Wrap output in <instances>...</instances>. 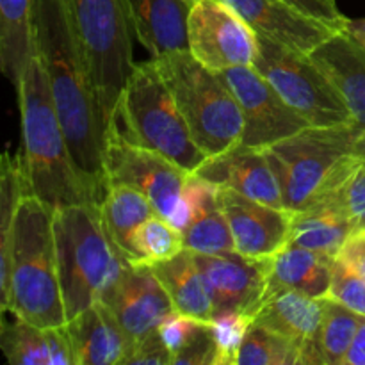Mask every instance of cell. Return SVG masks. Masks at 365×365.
<instances>
[{
    "mask_svg": "<svg viewBox=\"0 0 365 365\" xmlns=\"http://www.w3.org/2000/svg\"><path fill=\"white\" fill-rule=\"evenodd\" d=\"M100 302L113 310L134 346L155 334L175 312L170 294L150 264H128Z\"/></svg>",
    "mask_w": 365,
    "mask_h": 365,
    "instance_id": "14",
    "label": "cell"
},
{
    "mask_svg": "<svg viewBox=\"0 0 365 365\" xmlns=\"http://www.w3.org/2000/svg\"><path fill=\"white\" fill-rule=\"evenodd\" d=\"M166 78L192 139L207 159L242 143L245 118L234 93L217 71L209 70L189 50L152 57Z\"/></svg>",
    "mask_w": 365,
    "mask_h": 365,
    "instance_id": "7",
    "label": "cell"
},
{
    "mask_svg": "<svg viewBox=\"0 0 365 365\" xmlns=\"http://www.w3.org/2000/svg\"><path fill=\"white\" fill-rule=\"evenodd\" d=\"M75 365H127L134 341L103 302L93 303L64 324Z\"/></svg>",
    "mask_w": 365,
    "mask_h": 365,
    "instance_id": "19",
    "label": "cell"
},
{
    "mask_svg": "<svg viewBox=\"0 0 365 365\" xmlns=\"http://www.w3.org/2000/svg\"><path fill=\"white\" fill-rule=\"evenodd\" d=\"M237 365H299V346L262 324L252 323L239 348Z\"/></svg>",
    "mask_w": 365,
    "mask_h": 365,
    "instance_id": "29",
    "label": "cell"
},
{
    "mask_svg": "<svg viewBox=\"0 0 365 365\" xmlns=\"http://www.w3.org/2000/svg\"><path fill=\"white\" fill-rule=\"evenodd\" d=\"M191 2H192V0H191Z\"/></svg>",
    "mask_w": 365,
    "mask_h": 365,
    "instance_id": "42",
    "label": "cell"
},
{
    "mask_svg": "<svg viewBox=\"0 0 365 365\" xmlns=\"http://www.w3.org/2000/svg\"><path fill=\"white\" fill-rule=\"evenodd\" d=\"M59 274L68 319L100 302L130 260L107 232L98 203L56 209Z\"/></svg>",
    "mask_w": 365,
    "mask_h": 365,
    "instance_id": "5",
    "label": "cell"
},
{
    "mask_svg": "<svg viewBox=\"0 0 365 365\" xmlns=\"http://www.w3.org/2000/svg\"><path fill=\"white\" fill-rule=\"evenodd\" d=\"M356 123L310 127L264 148L280 184L285 209L291 212L330 198L346 180L359 157L353 141Z\"/></svg>",
    "mask_w": 365,
    "mask_h": 365,
    "instance_id": "4",
    "label": "cell"
},
{
    "mask_svg": "<svg viewBox=\"0 0 365 365\" xmlns=\"http://www.w3.org/2000/svg\"><path fill=\"white\" fill-rule=\"evenodd\" d=\"M134 250L138 264L152 266L160 260L173 259L187 248L182 230H178L160 214H155L138 228L134 235Z\"/></svg>",
    "mask_w": 365,
    "mask_h": 365,
    "instance_id": "31",
    "label": "cell"
},
{
    "mask_svg": "<svg viewBox=\"0 0 365 365\" xmlns=\"http://www.w3.org/2000/svg\"><path fill=\"white\" fill-rule=\"evenodd\" d=\"M342 365H365V316L360 317L359 330H356L351 348L346 353Z\"/></svg>",
    "mask_w": 365,
    "mask_h": 365,
    "instance_id": "39",
    "label": "cell"
},
{
    "mask_svg": "<svg viewBox=\"0 0 365 365\" xmlns=\"http://www.w3.org/2000/svg\"><path fill=\"white\" fill-rule=\"evenodd\" d=\"M360 314L327 298L323 323L317 335V348L324 365H342L346 353L351 348L360 324Z\"/></svg>",
    "mask_w": 365,
    "mask_h": 365,
    "instance_id": "28",
    "label": "cell"
},
{
    "mask_svg": "<svg viewBox=\"0 0 365 365\" xmlns=\"http://www.w3.org/2000/svg\"><path fill=\"white\" fill-rule=\"evenodd\" d=\"M0 348L11 365H52L45 328L18 317L2 323Z\"/></svg>",
    "mask_w": 365,
    "mask_h": 365,
    "instance_id": "30",
    "label": "cell"
},
{
    "mask_svg": "<svg viewBox=\"0 0 365 365\" xmlns=\"http://www.w3.org/2000/svg\"><path fill=\"white\" fill-rule=\"evenodd\" d=\"M36 0H0V66L14 88L36 52Z\"/></svg>",
    "mask_w": 365,
    "mask_h": 365,
    "instance_id": "25",
    "label": "cell"
},
{
    "mask_svg": "<svg viewBox=\"0 0 365 365\" xmlns=\"http://www.w3.org/2000/svg\"><path fill=\"white\" fill-rule=\"evenodd\" d=\"M16 89L21 116L20 157L29 195L38 196L53 209L102 202L98 191L75 164L45 68L36 52Z\"/></svg>",
    "mask_w": 365,
    "mask_h": 365,
    "instance_id": "3",
    "label": "cell"
},
{
    "mask_svg": "<svg viewBox=\"0 0 365 365\" xmlns=\"http://www.w3.org/2000/svg\"><path fill=\"white\" fill-rule=\"evenodd\" d=\"M353 155L359 157L360 160L365 163V128H360L359 134H356L355 141H353Z\"/></svg>",
    "mask_w": 365,
    "mask_h": 365,
    "instance_id": "41",
    "label": "cell"
},
{
    "mask_svg": "<svg viewBox=\"0 0 365 365\" xmlns=\"http://www.w3.org/2000/svg\"><path fill=\"white\" fill-rule=\"evenodd\" d=\"M34 43L75 164L103 198L106 125L64 0H36Z\"/></svg>",
    "mask_w": 365,
    "mask_h": 365,
    "instance_id": "1",
    "label": "cell"
},
{
    "mask_svg": "<svg viewBox=\"0 0 365 365\" xmlns=\"http://www.w3.org/2000/svg\"><path fill=\"white\" fill-rule=\"evenodd\" d=\"M327 298L348 307L360 316H365V280L339 259H335Z\"/></svg>",
    "mask_w": 365,
    "mask_h": 365,
    "instance_id": "33",
    "label": "cell"
},
{
    "mask_svg": "<svg viewBox=\"0 0 365 365\" xmlns=\"http://www.w3.org/2000/svg\"><path fill=\"white\" fill-rule=\"evenodd\" d=\"M339 260L348 264L365 280V228H356L344 242L337 255Z\"/></svg>",
    "mask_w": 365,
    "mask_h": 365,
    "instance_id": "37",
    "label": "cell"
},
{
    "mask_svg": "<svg viewBox=\"0 0 365 365\" xmlns=\"http://www.w3.org/2000/svg\"><path fill=\"white\" fill-rule=\"evenodd\" d=\"M257 41L253 68L299 116L314 127L355 123L344 96L312 57L266 36L257 34Z\"/></svg>",
    "mask_w": 365,
    "mask_h": 365,
    "instance_id": "9",
    "label": "cell"
},
{
    "mask_svg": "<svg viewBox=\"0 0 365 365\" xmlns=\"http://www.w3.org/2000/svg\"><path fill=\"white\" fill-rule=\"evenodd\" d=\"M259 36L312 56L339 31L334 25L296 9L284 0H225Z\"/></svg>",
    "mask_w": 365,
    "mask_h": 365,
    "instance_id": "16",
    "label": "cell"
},
{
    "mask_svg": "<svg viewBox=\"0 0 365 365\" xmlns=\"http://www.w3.org/2000/svg\"><path fill=\"white\" fill-rule=\"evenodd\" d=\"M53 216L52 205L25 195L14 216L7 252L0 253V307L41 328L68 323Z\"/></svg>",
    "mask_w": 365,
    "mask_h": 365,
    "instance_id": "2",
    "label": "cell"
},
{
    "mask_svg": "<svg viewBox=\"0 0 365 365\" xmlns=\"http://www.w3.org/2000/svg\"><path fill=\"white\" fill-rule=\"evenodd\" d=\"M327 298L298 291H277L264 298L253 323L262 324L299 346V365H324L317 335L323 323Z\"/></svg>",
    "mask_w": 365,
    "mask_h": 365,
    "instance_id": "17",
    "label": "cell"
},
{
    "mask_svg": "<svg viewBox=\"0 0 365 365\" xmlns=\"http://www.w3.org/2000/svg\"><path fill=\"white\" fill-rule=\"evenodd\" d=\"M64 6L91 73L107 132L135 64L127 0H64Z\"/></svg>",
    "mask_w": 365,
    "mask_h": 365,
    "instance_id": "8",
    "label": "cell"
},
{
    "mask_svg": "<svg viewBox=\"0 0 365 365\" xmlns=\"http://www.w3.org/2000/svg\"><path fill=\"white\" fill-rule=\"evenodd\" d=\"M217 73L242 110L245 132L241 145L264 150L310 127L253 66H237Z\"/></svg>",
    "mask_w": 365,
    "mask_h": 365,
    "instance_id": "12",
    "label": "cell"
},
{
    "mask_svg": "<svg viewBox=\"0 0 365 365\" xmlns=\"http://www.w3.org/2000/svg\"><path fill=\"white\" fill-rule=\"evenodd\" d=\"M284 2L291 4L296 9L303 11V13L310 14V16L319 18V20L334 25L339 31L344 29V21L348 16H344V14L339 11L335 0H284Z\"/></svg>",
    "mask_w": 365,
    "mask_h": 365,
    "instance_id": "36",
    "label": "cell"
},
{
    "mask_svg": "<svg viewBox=\"0 0 365 365\" xmlns=\"http://www.w3.org/2000/svg\"><path fill=\"white\" fill-rule=\"evenodd\" d=\"M173 365V355L164 344L159 330L139 341L128 356L127 365Z\"/></svg>",
    "mask_w": 365,
    "mask_h": 365,
    "instance_id": "35",
    "label": "cell"
},
{
    "mask_svg": "<svg viewBox=\"0 0 365 365\" xmlns=\"http://www.w3.org/2000/svg\"><path fill=\"white\" fill-rule=\"evenodd\" d=\"M195 260L205 280L214 316L246 314L255 317L266 298L269 259L225 252L214 255L195 253Z\"/></svg>",
    "mask_w": 365,
    "mask_h": 365,
    "instance_id": "13",
    "label": "cell"
},
{
    "mask_svg": "<svg viewBox=\"0 0 365 365\" xmlns=\"http://www.w3.org/2000/svg\"><path fill=\"white\" fill-rule=\"evenodd\" d=\"M342 32H346L349 38L355 39L360 46H364L365 48V18H359V20L346 18Z\"/></svg>",
    "mask_w": 365,
    "mask_h": 365,
    "instance_id": "40",
    "label": "cell"
},
{
    "mask_svg": "<svg viewBox=\"0 0 365 365\" xmlns=\"http://www.w3.org/2000/svg\"><path fill=\"white\" fill-rule=\"evenodd\" d=\"M334 264V257L287 245L269 259L266 296L277 291H298L314 298H327Z\"/></svg>",
    "mask_w": 365,
    "mask_h": 365,
    "instance_id": "23",
    "label": "cell"
},
{
    "mask_svg": "<svg viewBox=\"0 0 365 365\" xmlns=\"http://www.w3.org/2000/svg\"><path fill=\"white\" fill-rule=\"evenodd\" d=\"M356 228H365V163L359 160L341 187L330 196Z\"/></svg>",
    "mask_w": 365,
    "mask_h": 365,
    "instance_id": "34",
    "label": "cell"
},
{
    "mask_svg": "<svg viewBox=\"0 0 365 365\" xmlns=\"http://www.w3.org/2000/svg\"><path fill=\"white\" fill-rule=\"evenodd\" d=\"M110 123H116L135 143L163 153L189 173H195L207 160L153 59L134 64Z\"/></svg>",
    "mask_w": 365,
    "mask_h": 365,
    "instance_id": "6",
    "label": "cell"
},
{
    "mask_svg": "<svg viewBox=\"0 0 365 365\" xmlns=\"http://www.w3.org/2000/svg\"><path fill=\"white\" fill-rule=\"evenodd\" d=\"M191 0H127L132 29L152 57L189 50Z\"/></svg>",
    "mask_w": 365,
    "mask_h": 365,
    "instance_id": "21",
    "label": "cell"
},
{
    "mask_svg": "<svg viewBox=\"0 0 365 365\" xmlns=\"http://www.w3.org/2000/svg\"><path fill=\"white\" fill-rule=\"evenodd\" d=\"M52 365H75L73 348L66 327L45 328Z\"/></svg>",
    "mask_w": 365,
    "mask_h": 365,
    "instance_id": "38",
    "label": "cell"
},
{
    "mask_svg": "<svg viewBox=\"0 0 365 365\" xmlns=\"http://www.w3.org/2000/svg\"><path fill=\"white\" fill-rule=\"evenodd\" d=\"M185 196L191 207V220L182 230L185 248L203 255L235 252L230 223L220 202V185L191 173Z\"/></svg>",
    "mask_w": 365,
    "mask_h": 365,
    "instance_id": "20",
    "label": "cell"
},
{
    "mask_svg": "<svg viewBox=\"0 0 365 365\" xmlns=\"http://www.w3.org/2000/svg\"><path fill=\"white\" fill-rule=\"evenodd\" d=\"M107 187L127 184L145 192L157 212L171 225L184 230L191 220V207L185 196L189 173L163 153L139 145L128 138L116 123L106 132L103 155Z\"/></svg>",
    "mask_w": 365,
    "mask_h": 365,
    "instance_id": "10",
    "label": "cell"
},
{
    "mask_svg": "<svg viewBox=\"0 0 365 365\" xmlns=\"http://www.w3.org/2000/svg\"><path fill=\"white\" fill-rule=\"evenodd\" d=\"M355 230L344 210L334 198L292 212V228L289 245L309 248L312 252L337 259L344 242Z\"/></svg>",
    "mask_w": 365,
    "mask_h": 365,
    "instance_id": "24",
    "label": "cell"
},
{
    "mask_svg": "<svg viewBox=\"0 0 365 365\" xmlns=\"http://www.w3.org/2000/svg\"><path fill=\"white\" fill-rule=\"evenodd\" d=\"M152 269L163 282L177 312L202 321L212 319V302L205 280L196 266L195 253L184 250L173 259L152 264Z\"/></svg>",
    "mask_w": 365,
    "mask_h": 365,
    "instance_id": "27",
    "label": "cell"
},
{
    "mask_svg": "<svg viewBox=\"0 0 365 365\" xmlns=\"http://www.w3.org/2000/svg\"><path fill=\"white\" fill-rule=\"evenodd\" d=\"M189 52L212 71L253 66L257 32L225 0H192L187 24Z\"/></svg>",
    "mask_w": 365,
    "mask_h": 365,
    "instance_id": "11",
    "label": "cell"
},
{
    "mask_svg": "<svg viewBox=\"0 0 365 365\" xmlns=\"http://www.w3.org/2000/svg\"><path fill=\"white\" fill-rule=\"evenodd\" d=\"M107 232L120 252L130 262L138 264L134 250V235L138 228L159 214L148 196L127 184H110L98 203Z\"/></svg>",
    "mask_w": 365,
    "mask_h": 365,
    "instance_id": "26",
    "label": "cell"
},
{
    "mask_svg": "<svg viewBox=\"0 0 365 365\" xmlns=\"http://www.w3.org/2000/svg\"><path fill=\"white\" fill-rule=\"evenodd\" d=\"M348 103L359 127L365 128V48L346 32H337L310 56Z\"/></svg>",
    "mask_w": 365,
    "mask_h": 365,
    "instance_id": "22",
    "label": "cell"
},
{
    "mask_svg": "<svg viewBox=\"0 0 365 365\" xmlns=\"http://www.w3.org/2000/svg\"><path fill=\"white\" fill-rule=\"evenodd\" d=\"M220 202L230 223L235 252L253 259H271L289 245L291 210L266 205L221 185Z\"/></svg>",
    "mask_w": 365,
    "mask_h": 365,
    "instance_id": "15",
    "label": "cell"
},
{
    "mask_svg": "<svg viewBox=\"0 0 365 365\" xmlns=\"http://www.w3.org/2000/svg\"><path fill=\"white\" fill-rule=\"evenodd\" d=\"M253 323L252 316L246 314H220L212 316L209 321L220 351V365H237L239 348L242 344L250 324Z\"/></svg>",
    "mask_w": 365,
    "mask_h": 365,
    "instance_id": "32",
    "label": "cell"
},
{
    "mask_svg": "<svg viewBox=\"0 0 365 365\" xmlns=\"http://www.w3.org/2000/svg\"><path fill=\"white\" fill-rule=\"evenodd\" d=\"M195 175L260 203L285 209L277 175L260 148L237 145L223 155L207 159Z\"/></svg>",
    "mask_w": 365,
    "mask_h": 365,
    "instance_id": "18",
    "label": "cell"
}]
</instances>
